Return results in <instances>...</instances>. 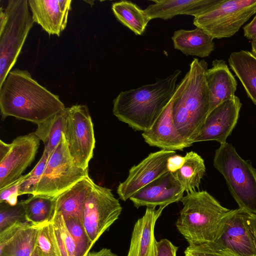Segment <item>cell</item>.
I'll return each instance as SVG.
<instances>
[{"mask_svg":"<svg viewBox=\"0 0 256 256\" xmlns=\"http://www.w3.org/2000/svg\"><path fill=\"white\" fill-rule=\"evenodd\" d=\"M65 108L59 96L38 84L28 70H11L0 86L2 120L11 116L38 125Z\"/></svg>","mask_w":256,"mask_h":256,"instance_id":"1","label":"cell"},{"mask_svg":"<svg viewBox=\"0 0 256 256\" xmlns=\"http://www.w3.org/2000/svg\"><path fill=\"white\" fill-rule=\"evenodd\" d=\"M180 73L176 70L154 84L120 92L113 101L114 114L136 130H149L173 96Z\"/></svg>","mask_w":256,"mask_h":256,"instance_id":"2","label":"cell"},{"mask_svg":"<svg viewBox=\"0 0 256 256\" xmlns=\"http://www.w3.org/2000/svg\"><path fill=\"white\" fill-rule=\"evenodd\" d=\"M208 63L194 58L186 74V81L172 104L177 131L190 146L205 122L210 110V93L206 72Z\"/></svg>","mask_w":256,"mask_h":256,"instance_id":"3","label":"cell"},{"mask_svg":"<svg viewBox=\"0 0 256 256\" xmlns=\"http://www.w3.org/2000/svg\"><path fill=\"white\" fill-rule=\"evenodd\" d=\"M176 226L189 246L214 242L221 236L230 210L222 206L206 190L187 192Z\"/></svg>","mask_w":256,"mask_h":256,"instance_id":"4","label":"cell"},{"mask_svg":"<svg viewBox=\"0 0 256 256\" xmlns=\"http://www.w3.org/2000/svg\"><path fill=\"white\" fill-rule=\"evenodd\" d=\"M28 0H9L0 12V86L12 70L34 22Z\"/></svg>","mask_w":256,"mask_h":256,"instance_id":"5","label":"cell"},{"mask_svg":"<svg viewBox=\"0 0 256 256\" xmlns=\"http://www.w3.org/2000/svg\"><path fill=\"white\" fill-rule=\"evenodd\" d=\"M214 166L224 178L239 208L256 214V170L251 164L226 142L216 150Z\"/></svg>","mask_w":256,"mask_h":256,"instance_id":"6","label":"cell"},{"mask_svg":"<svg viewBox=\"0 0 256 256\" xmlns=\"http://www.w3.org/2000/svg\"><path fill=\"white\" fill-rule=\"evenodd\" d=\"M256 14V0H222L195 17L193 24L214 38L233 36Z\"/></svg>","mask_w":256,"mask_h":256,"instance_id":"7","label":"cell"},{"mask_svg":"<svg viewBox=\"0 0 256 256\" xmlns=\"http://www.w3.org/2000/svg\"><path fill=\"white\" fill-rule=\"evenodd\" d=\"M88 176V168L83 169L74 162L63 133L32 195L56 198Z\"/></svg>","mask_w":256,"mask_h":256,"instance_id":"8","label":"cell"},{"mask_svg":"<svg viewBox=\"0 0 256 256\" xmlns=\"http://www.w3.org/2000/svg\"><path fill=\"white\" fill-rule=\"evenodd\" d=\"M122 211V207L111 190L94 183L86 200L81 220L92 248L118 219Z\"/></svg>","mask_w":256,"mask_h":256,"instance_id":"9","label":"cell"},{"mask_svg":"<svg viewBox=\"0 0 256 256\" xmlns=\"http://www.w3.org/2000/svg\"><path fill=\"white\" fill-rule=\"evenodd\" d=\"M70 154L78 167L88 169L93 157L96 140L94 125L86 106L69 108L64 132Z\"/></svg>","mask_w":256,"mask_h":256,"instance_id":"10","label":"cell"},{"mask_svg":"<svg viewBox=\"0 0 256 256\" xmlns=\"http://www.w3.org/2000/svg\"><path fill=\"white\" fill-rule=\"evenodd\" d=\"M40 142L34 132L18 136L10 144L0 140V190L22 176L34 160Z\"/></svg>","mask_w":256,"mask_h":256,"instance_id":"11","label":"cell"},{"mask_svg":"<svg viewBox=\"0 0 256 256\" xmlns=\"http://www.w3.org/2000/svg\"><path fill=\"white\" fill-rule=\"evenodd\" d=\"M250 212L238 208L228 214L220 237L202 246L210 250H228L236 256H256V244L248 224Z\"/></svg>","mask_w":256,"mask_h":256,"instance_id":"12","label":"cell"},{"mask_svg":"<svg viewBox=\"0 0 256 256\" xmlns=\"http://www.w3.org/2000/svg\"><path fill=\"white\" fill-rule=\"evenodd\" d=\"M176 154L175 151L162 150L150 153L130 170L126 178L120 183L117 194L126 201L140 188L168 172V158Z\"/></svg>","mask_w":256,"mask_h":256,"instance_id":"13","label":"cell"},{"mask_svg":"<svg viewBox=\"0 0 256 256\" xmlns=\"http://www.w3.org/2000/svg\"><path fill=\"white\" fill-rule=\"evenodd\" d=\"M240 99L234 96L210 112L194 142L216 140L224 144L236 126L242 106Z\"/></svg>","mask_w":256,"mask_h":256,"instance_id":"14","label":"cell"},{"mask_svg":"<svg viewBox=\"0 0 256 256\" xmlns=\"http://www.w3.org/2000/svg\"><path fill=\"white\" fill-rule=\"evenodd\" d=\"M186 80V74L176 86L173 96L151 128L142 132V136L145 142L150 146L174 151L182 150L184 148L190 146L177 131L172 117L174 101Z\"/></svg>","mask_w":256,"mask_h":256,"instance_id":"15","label":"cell"},{"mask_svg":"<svg viewBox=\"0 0 256 256\" xmlns=\"http://www.w3.org/2000/svg\"><path fill=\"white\" fill-rule=\"evenodd\" d=\"M184 190L174 174L168 172L130 198L136 208L156 207L180 201Z\"/></svg>","mask_w":256,"mask_h":256,"instance_id":"16","label":"cell"},{"mask_svg":"<svg viewBox=\"0 0 256 256\" xmlns=\"http://www.w3.org/2000/svg\"><path fill=\"white\" fill-rule=\"evenodd\" d=\"M40 225L20 222L0 232V256H30L36 246Z\"/></svg>","mask_w":256,"mask_h":256,"instance_id":"17","label":"cell"},{"mask_svg":"<svg viewBox=\"0 0 256 256\" xmlns=\"http://www.w3.org/2000/svg\"><path fill=\"white\" fill-rule=\"evenodd\" d=\"M34 22L49 34L60 36L65 29L71 0H28Z\"/></svg>","mask_w":256,"mask_h":256,"instance_id":"18","label":"cell"},{"mask_svg":"<svg viewBox=\"0 0 256 256\" xmlns=\"http://www.w3.org/2000/svg\"><path fill=\"white\" fill-rule=\"evenodd\" d=\"M166 206L146 207L142 218L136 222L127 256H157V242L154 236L156 222Z\"/></svg>","mask_w":256,"mask_h":256,"instance_id":"19","label":"cell"},{"mask_svg":"<svg viewBox=\"0 0 256 256\" xmlns=\"http://www.w3.org/2000/svg\"><path fill=\"white\" fill-rule=\"evenodd\" d=\"M222 0H154L144 10L150 20L170 19L180 14L196 17L220 3Z\"/></svg>","mask_w":256,"mask_h":256,"instance_id":"20","label":"cell"},{"mask_svg":"<svg viewBox=\"0 0 256 256\" xmlns=\"http://www.w3.org/2000/svg\"><path fill=\"white\" fill-rule=\"evenodd\" d=\"M206 78L210 93V112L235 96L237 82L222 60L212 62V67L206 70Z\"/></svg>","mask_w":256,"mask_h":256,"instance_id":"21","label":"cell"},{"mask_svg":"<svg viewBox=\"0 0 256 256\" xmlns=\"http://www.w3.org/2000/svg\"><path fill=\"white\" fill-rule=\"evenodd\" d=\"M94 184L88 176L56 197L55 210L60 212L64 218H74L81 221L86 200Z\"/></svg>","mask_w":256,"mask_h":256,"instance_id":"22","label":"cell"},{"mask_svg":"<svg viewBox=\"0 0 256 256\" xmlns=\"http://www.w3.org/2000/svg\"><path fill=\"white\" fill-rule=\"evenodd\" d=\"M172 40L174 48L187 56L206 58L214 48L212 37L198 28L192 30H176Z\"/></svg>","mask_w":256,"mask_h":256,"instance_id":"23","label":"cell"},{"mask_svg":"<svg viewBox=\"0 0 256 256\" xmlns=\"http://www.w3.org/2000/svg\"><path fill=\"white\" fill-rule=\"evenodd\" d=\"M228 62L248 96L256 105V57L252 52L241 50L231 53Z\"/></svg>","mask_w":256,"mask_h":256,"instance_id":"24","label":"cell"},{"mask_svg":"<svg viewBox=\"0 0 256 256\" xmlns=\"http://www.w3.org/2000/svg\"><path fill=\"white\" fill-rule=\"evenodd\" d=\"M112 9L116 18L136 35H142L150 20L144 10L130 1L114 2Z\"/></svg>","mask_w":256,"mask_h":256,"instance_id":"25","label":"cell"},{"mask_svg":"<svg viewBox=\"0 0 256 256\" xmlns=\"http://www.w3.org/2000/svg\"><path fill=\"white\" fill-rule=\"evenodd\" d=\"M184 158L182 167L173 174L184 192H188L198 188L206 166L203 158L194 152H186Z\"/></svg>","mask_w":256,"mask_h":256,"instance_id":"26","label":"cell"},{"mask_svg":"<svg viewBox=\"0 0 256 256\" xmlns=\"http://www.w3.org/2000/svg\"><path fill=\"white\" fill-rule=\"evenodd\" d=\"M69 108L53 116L44 122L38 124L34 133L43 142L44 148L50 156L60 142L64 132Z\"/></svg>","mask_w":256,"mask_h":256,"instance_id":"27","label":"cell"},{"mask_svg":"<svg viewBox=\"0 0 256 256\" xmlns=\"http://www.w3.org/2000/svg\"><path fill=\"white\" fill-rule=\"evenodd\" d=\"M22 201L27 222L39 224L52 221L55 212L56 198L32 195Z\"/></svg>","mask_w":256,"mask_h":256,"instance_id":"28","label":"cell"},{"mask_svg":"<svg viewBox=\"0 0 256 256\" xmlns=\"http://www.w3.org/2000/svg\"><path fill=\"white\" fill-rule=\"evenodd\" d=\"M52 222L60 256H78L76 244L62 214L55 210Z\"/></svg>","mask_w":256,"mask_h":256,"instance_id":"29","label":"cell"},{"mask_svg":"<svg viewBox=\"0 0 256 256\" xmlns=\"http://www.w3.org/2000/svg\"><path fill=\"white\" fill-rule=\"evenodd\" d=\"M36 246L43 256H60L52 221L40 224Z\"/></svg>","mask_w":256,"mask_h":256,"instance_id":"30","label":"cell"},{"mask_svg":"<svg viewBox=\"0 0 256 256\" xmlns=\"http://www.w3.org/2000/svg\"><path fill=\"white\" fill-rule=\"evenodd\" d=\"M64 220L76 244L78 256H86L92 246L81 221L74 218H66Z\"/></svg>","mask_w":256,"mask_h":256,"instance_id":"31","label":"cell"},{"mask_svg":"<svg viewBox=\"0 0 256 256\" xmlns=\"http://www.w3.org/2000/svg\"><path fill=\"white\" fill-rule=\"evenodd\" d=\"M26 222L27 220L22 201L15 206L0 202V232L16 224Z\"/></svg>","mask_w":256,"mask_h":256,"instance_id":"32","label":"cell"},{"mask_svg":"<svg viewBox=\"0 0 256 256\" xmlns=\"http://www.w3.org/2000/svg\"><path fill=\"white\" fill-rule=\"evenodd\" d=\"M50 154L44 149L42 155L34 168L28 174L21 182L18 188V195L33 194L46 168Z\"/></svg>","mask_w":256,"mask_h":256,"instance_id":"33","label":"cell"},{"mask_svg":"<svg viewBox=\"0 0 256 256\" xmlns=\"http://www.w3.org/2000/svg\"><path fill=\"white\" fill-rule=\"evenodd\" d=\"M26 174L22 175L14 183L0 190V202H5L11 206L17 204L18 188L21 182L25 178Z\"/></svg>","mask_w":256,"mask_h":256,"instance_id":"34","label":"cell"},{"mask_svg":"<svg viewBox=\"0 0 256 256\" xmlns=\"http://www.w3.org/2000/svg\"><path fill=\"white\" fill-rule=\"evenodd\" d=\"M185 256H236L228 250H210L201 246H188L184 252Z\"/></svg>","mask_w":256,"mask_h":256,"instance_id":"35","label":"cell"},{"mask_svg":"<svg viewBox=\"0 0 256 256\" xmlns=\"http://www.w3.org/2000/svg\"><path fill=\"white\" fill-rule=\"evenodd\" d=\"M178 247L164 238L157 242V256H176Z\"/></svg>","mask_w":256,"mask_h":256,"instance_id":"36","label":"cell"},{"mask_svg":"<svg viewBox=\"0 0 256 256\" xmlns=\"http://www.w3.org/2000/svg\"><path fill=\"white\" fill-rule=\"evenodd\" d=\"M184 156L175 154L170 156L167 162L168 172H175L180 170L184 163Z\"/></svg>","mask_w":256,"mask_h":256,"instance_id":"37","label":"cell"},{"mask_svg":"<svg viewBox=\"0 0 256 256\" xmlns=\"http://www.w3.org/2000/svg\"><path fill=\"white\" fill-rule=\"evenodd\" d=\"M244 36L250 40L256 39V14L252 20L243 27Z\"/></svg>","mask_w":256,"mask_h":256,"instance_id":"38","label":"cell"},{"mask_svg":"<svg viewBox=\"0 0 256 256\" xmlns=\"http://www.w3.org/2000/svg\"><path fill=\"white\" fill-rule=\"evenodd\" d=\"M86 256H118L112 252L110 249L103 248L99 251L90 252Z\"/></svg>","mask_w":256,"mask_h":256,"instance_id":"39","label":"cell"},{"mask_svg":"<svg viewBox=\"0 0 256 256\" xmlns=\"http://www.w3.org/2000/svg\"><path fill=\"white\" fill-rule=\"evenodd\" d=\"M248 224L256 244V214L250 213Z\"/></svg>","mask_w":256,"mask_h":256,"instance_id":"40","label":"cell"},{"mask_svg":"<svg viewBox=\"0 0 256 256\" xmlns=\"http://www.w3.org/2000/svg\"><path fill=\"white\" fill-rule=\"evenodd\" d=\"M252 53L256 57V39L252 40Z\"/></svg>","mask_w":256,"mask_h":256,"instance_id":"41","label":"cell"},{"mask_svg":"<svg viewBox=\"0 0 256 256\" xmlns=\"http://www.w3.org/2000/svg\"><path fill=\"white\" fill-rule=\"evenodd\" d=\"M30 256H43L42 253L36 246V248Z\"/></svg>","mask_w":256,"mask_h":256,"instance_id":"42","label":"cell"}]
</instances>
